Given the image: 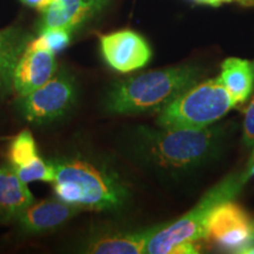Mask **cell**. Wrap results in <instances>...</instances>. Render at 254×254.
<instances>
[{
  "mask_svg": "<svg viewBox=\"0 0 254 254\" xmlns=\"http://www.w3.org/2000/svg\"><path fill=\"white\" fill-rule=\"evenodd\" d=\"M199 73L190 65L141 73L120 82L110 92L107 109L120 114L160 111L196 84Z\"/></svg>",
  "mask_w": 254,
  "mask_h": 254,
  "instance_id": "6da1fadb",
  "label": "cell"
},
{
  "mask_svg": "<svg viewBox=\"0 0 254 254\" xmlns=\"http://www.w3.org/2000/svg\"><path fill=\"white\" fill-rule=\"evenodd\" d=\"M245 183L244 173L225 178L218 185L212 187L198 204L182 218L173 224L158 226L148 240L146 253H198L196 243L205 239L206 222L212 209L221 202L233 199Z\"/></svg>",
  "mask_w": 254,
  "mask_h": 254,
  "instance_id": "7a4b0ae2",
  "label": "cell"
},
{
  "mask_svg": "<svg viewBox=\"0 0 254 254\" xmlns=\"http://www.w3.org/2000/svg\"><path fill=\"white\" fill-rule=\"evenodd\" d=\"M52 183L57 198L81 209H114L125 201L127 190L122 183L87 161L55 163Z\"/></svg>",
  "mask_w": 254,
  "mask_h": 254,
  "instance_id": "3957f363",
  "label": "cell"
},
{
  "mask_svg": "<svg viewBox=\"0 0 254 254\" xmlns=\"http://www.w3.org/2000/svg\"><path fill=\"white\" fill-rule=\"evenodd\" d=\"M237 103L219 78L194 84L160 110L164 128H205L226 116Z\"/></svg>",
  "mask_w": 254,
  "mask_h": 254,
  "instance_id": "277c9868",
  "label": "cell"
},
{
  "mask_svg": "<svg viewBox=\"0 0 254 254\" xmlns=\"http://www.w3.org/2000/svg\"><path fill=\"white\" fill-rule=\"evenodd\" d=\"M150 135L148 152L159 166L184 170L201 163L217 144L215 128H164Z\"/></svg>",
  "mask_w": 254,
  "mask_h": 254,
  "instance_id": "5b68a950",
  "label": "cell"
},
{
  "mask_svg": "<svg viewBox=\"0 0 254 254\" xmlns=\"http://www.w3.org/2000/svg\"><path fill=\"white\" fill-rule=\"evenodd\" d=\"M205 239L222 250L240 253L254 243V224L240 205L227 200L215 206L209 213Z\"/></svg>",
  "mask_w": 254,
  "mask_h": 254,
  "instance_id": "8992f818",
  "label": "cell"
},
{
  "mask_svg": "<svg viewBox=\"0 0 254 254\" xmlns=\"http://www.w3.org/2000/svg\"><path fill=\"white\" fill-rule=\"evenodd\" d=\"M75 88L65 73H56L37 90L21 97L24 117L31 123H47L65 114L72 106Z\"/></svg>",
  "mask_w": 254,
  "mask_h": 254,
  "instance_id": "52a82bcc",
  "label": "cell"
},
{
  "mask_svg": "<svg viewBox=\"0 0 254 254\" xmlns=\"http://www.w3.org/2000/svg\"><path fill=\"white\" fill-rule=\"evenodd\" d=\"M103 57L117 72L128 73L147 65L152 51L140 34L131 30H122L100 37Z\"/></svg>",
  "mask_w": 254,
  "mask_h": 254,
  "instance_id": "ba28073f",
  "label": "cell"
},
{
  "mask_svg": "<svg viewBox=\"0 0 254 254\" xmlns=\"http://www.w3.org/2000/svg\"><path fill=\"white\" fill-rule=\"evenodd\" d=\"M56 73V53L28 43L15 65L12 90L24 97L49 81Z\"/></svg>",
  "mask_w": 254,
  "mask_h": 254,
  "instance_id": "9c48e42d",
  "label": "cell"
},
{
  "mask_svg": "<svg viewBox=\"0 0 254 254\" xmlns=\"http://www.w3.org/2000/svg\"><path fill=\"white\" fill-rule=\"evenodd\" d=\"M81 209L59 198L33 201L17 220L27 233H46L63 226Z\"/></svg>",
  "mask_w": 254,
  "mask_h": 254,
  "instance_id": "30bf717a",
  "label": "cell"
},
{
  "mask_svg": "<svg viewBox=\"0 0 254 254\" xmlns=\"http://www.w3.org/2000/svg\"><path fill=\"white\" fill-rule=\"evenodd\" d=\"M109 0H55L41 11V30L63 27L73 30L93 17Z\"/></svg>",
  "mask_w": 254,
  "mask_h": 254,
  "instance_id": "8fae6325",
  "label": "cell"
},
{
  "mask_svg": "<svg viewBox=\"0 0 254 254\" xmlns=\"http://www.w3.org/2000/svg\"><path fill=\"white\" fill-rule=\"evenodd\" d=\"M34 196L12 167H0V221L17 220Z\"/></svg>",
  "mask_w": 254,
  "mask_h": 254,
  "instance_id": "7c38bea8",
  "label": "cell"
},
{
  "mask_svg": "<svg viewBox=\"0 0 254 254\" xmlns=\"http://www.w3.org/2000/svg\"><path fill=\"white\" fill-rule=\"evenodd\" d=\"M158 227V226H157ZM157 227L144 231L126 232L103 236L92 240L85 252L95 254H140L146 253L148 240Z\"/></svg>",
  "mask_w": 254,
  "mask_h": 254,
  "instance_id": "4fadbf2b",
  "label": "cell"
},
{
  "mask_svg": "<svg viewBox=\"0 0 254 254\" xmlns=\"http://www.w3.org/2000/svg\"><path fill=\"white\" fill-rule=\"evenodd\" d=\"M28 43V37L18 28L0 30V93L12 88L15 65Z\"/></svg>",
  "mask_w": 254,
  "mask_h": 254,
  "instance_id": "5bb4252c",
  "label": "cell"
},
{
  "mask_svg": "<svg viewBox=\"0 0 254 254\" xmlns=\"http://www.w3.org/2000/svg\"><path fill=\"white\" fill-rule=\"evenodd\" d=\"M219 80L237 104L244 103L252 93L254 66L249 60L228 58L222 63Z\"/></svg>",
  "mask_w": 254,
  "mask_h": 254,
  "instance_id": "9a60e30c",
  "label": "cell"
},
{
  "mask_svg": "<svg viewBox=\"0 0 254 254\" xmlns=\"http://www.w3.org/2000/svg\"><path fill=\"white\" fill-rule=\"evenodd\" d=\"M39 158L37 142L28 129L18 133L8 146V163L14 171L28 166Z\"/></svg>",
  "mask_w": 254,
  "mask_h": 254,
  "instance_id": "2e32d148",
  "label": "cell"
},
{
  "mask_svg": "<svg viewBox=\"0 0 254 254\" xmlns=\"http://www.w3.org/2000/svg\"><path fill=\"white\" fill-rule=\"evenodd\" d=\"M71 30L63 27H53L41 30L39 37L30 40L31 45L39 49L49 50L53 53H58L68 46L71 41Z\"/></svg>",
  "mask_w": 254,
  "mask_h": 254,
  "instance_id": "e0dca14e",
  "label": "cell"
},
{
  "mask_svg": "<svg viewBox=\"0 0 254 254\" xmlns=\"http://www.w3.org/2000/svg\"><path fill=\"white\" fill-rule=\"evenodd\" d=\"M14 172L17 173V176L26 184L33 182L52 184L56 179L55 163H47V161L44 160L41 157L39 159H37L34 163L28 165V166L18 168Z\"/></svg>",
  "mask_w": 254,
  "mask_h": 254,
  "instance_id": "ac0fdd59",
  "label": "cell"
},
{
  "mask_svg": "<svg viewBox=\"0 0 254 254\" xmlns=\"http://www.w3.org/2000/svg\"><path fill=\"white\" fill-rule=\"evenodd\" d=\"M244 144L247 147L254 146V98L247 106L245 112V120H244Z\"/></svg>",
  "mask_w": 254,
  "mask_h": 254,
  "instance_id": "d6986e66",
  "label": "cell"
},
{
  "mask_svg": "<svg viewBox=\"0 0 254 254\" xmlns=\"http://www.w3.org/2000/svg\"><path fill=\"white\" fill-rule=\"evenodd\" d=\"M20 1L23 2L24 5H27V6H30V7L37 8L41 12L43 9H45L47 6L52 4L55 0H20Z\"/></svg>",
  "mask_w": 254,
  "mask_h": 254,
  "instance_id": "ffe728a7",
  "label": "cell"
},
{
  "mask_svg": "<svg viewBox=\"0 0 254 254\" xmlns=\"http://www.w3.org/2000/svg\"><path fill=\"white\" fill-rule=\"evenodd\" d=\"M244 176H245V180L250 179V178L254 177V152L252 154V157H251L250 161H249V165H247V168L245 171V173H244Z\"/></svg>",
  "mask_w": 254,
  "mask_h": 254,
  "instance_id": "44dd1931",
  "label": "cell"
},
{
  "mask_svg": "<svg viewBox=\"0 0 254 254\" xmlns=\"http://www.w3.org/2000/svg\"><path fill=\"white\" fill-rule=\"evenodd\" d=\"M231 1H234V0H201V2H200V4L219 6L221 4H225V2H231Z\"/></svg>",
  "mask_w": 254,
  "mask_h": 254,
  "instance_id": "7402d4cb",
  "label": "cell"
},
{
  "mask_svg": "<svg viewBox=\"0 0 254 254\" xmlns=\"http://www.w3.org/2000/svg\"><path fill=\"white\" fill-rule=\"evenodd\" d=\"M240 253H246V254H254V244L252 243L251 245L245 247Z\"/></svg>",
  "mask_w": 254,
  "mask_h": 254,
  "instance_id": "603a6c76",
  "label": "cell"
}]
</instances>
